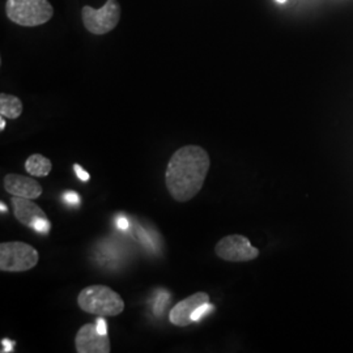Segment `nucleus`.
I'll list each match as a JSON object with an SVG mask.
<instances>
[{
    "label": "nucleus",
    "instance_id": "21",
    "mask_svg": "<svg viewBox=\"0 0 353 353\" xmlns=\"http://www.w3.org/2000/svg\"><path fill=\"white\" fill-rule=\"evenodd\" d=\"M1 212H7V207L1 203Z\"/></svg>",
    "mask_w": 353,
    "mask_h": 353
},
{
    "label": "nucleus",
    "instance_id": "4",
    "mask_svg": "<svg viewBox=\"0 0 353 353\" xmlns=\"http://www.w3.org/2000/svg\"><path fill=\"white\" fill-rule=\"evenodd\" d=\"M39 254L26 242H3L0 245V270L3 272H26L37 265Z\"/></svg>",
    "mask_w": 353,
    "mask_h": 353
},
{
    "label": "nucleus",
    "instance_id": "18",
    "mask_svg": "<svg viewBox=\"0 0 353 353\" xmlns=\"http://www.w3.org/2000/svg\"><path fill=\"white\" fill-rule=\"evenodd\" d=\"M1 344L6 347L4 350H1V352H10V351H12V348L14 347V343L8 341V339H3Z\"/></svg>",
    "mask_w": 353,
    "mask_h": 353
},
{
    "label": "nucleus",
    "instance_id": "9",
    "mask_svg": "<svg viewBox=\"0 0 353 353\" xmlns=\"http://www.w3.org/2000/svg\"><path fill=\"white\" fill-rule=\"evenodd\" d=\"M4 189L13 196L37 199L42 195V186L36 179L30 176H20V174H7L4 176Z\"/></svg>",
    "mask_w": 353,
    "mask_h": 353
},
{
    "label": "nucleus",
    "instance_id": "12",
    "mask_svg": "<svg viewBox=\"0 0 353 353\" xmlns=\"http://www.w3.org/2000/svg\"><path fill=\"white\" fill-rule=\"evenodd\" d=\"M0 114L4 118L16 119L23 114V102L12 94L1 93L0 94Z\"/></svg>",
    "mask_w": 353,
    "mask_h": 353
},
{
    "label": "nucleus",
    "instance_id": "14",
    "mask_svg": "<svg viewBox=\"0 0 353 353\" xmlns=\"http://www.w3.org/2000/svg\"><path fill=\"white\" fill-rule=\"evenodd\" d=\"M32 229H34L38 233L46 234L50 230V221H49L48 217L46 219H38L37 221L32 225Z\"/></svg>",
    "mask_w": 353,
    "mask_h": 353
},
{
    "label": "nucleus",
    "instance_id": "1",
    "mask_svg": "<svg viewBox=\"0 0 353 353\" xmlns=\"http://www.w3.org/2000/svg\"><path fill=\"white\" fill-rule=\"evenodd\" d=\"M211 166L210 154L199 145H185L170 157L165 185L172 198L179 203L189 202L202 190Z\"/></svg>",
    "mask_w": 353,
    "mask_h": 353
},
{
    "label": "nucleus",
    "instance_id": "15",
    "mask_svg": "<svg viewBox=\"0 0 353 353\" xmlns=\"http://www.w3.org/2000/svg\"><path fill=\"white\" fill-rule=\"evenodd\" d=\"M64 202L71 203V204H76L80 201V196L76 194L75 191H67L63 195Z\"/></svg>",
    "mask_w": 353,
    "mask_h": 353
},
{
    "label": "nucleus",
    "instance_id": "3",
    "mask_svg": "<svg viewBox=\"0 0 353 353\" xmlns=\"http://www.w3.org/2000/svg\"><path fill=\"white\" fill-rule=\"evenodd\" d=\"M6 12L14 24L30 28L46 24L54 8L48 0H7Z\"/></svg>",
    "mask_w": 353,
    "mask_h": 353
},
{
    "label": "nucleus",
    "instance_id": "16",
    "mask_svg": "<svg viewBox=\"0 0 353 353\" xmlns=\"http://www.w3.org/2000/svg\"><path fill=\"white\" fill-rule=\"evenodd\" d=\"M74 169H75L76 174H77V176L81 179V181H88L89 178H90V176H89L88 173L80 166V165H74Z\"/></svg>",
    "mask_w": 353,
    "mask_h": 353
},
{
    "label": "nucleus",
    "instance_id": "8",
    "mask_svg": "<svg viewBox=\"0 0 353 353\" xmlns=\"http://www.w3.org/2000/svg\"><path fill=\"white\" fill-rule=\"evenodd\" d=\"M210 303V296L205 292H198L185 299L183 301L176 303L170 310L169 319L178 327H186L194 323L192 316L198 307L204 303Z\"/></svg>",
    "mask_w": 353,
    "mask_h": 353
},
{
    "label": "nucleus",
    "instance_id": "13",
    "mask_svg": "<svg viewBox=\"0 0 353 353\" xmlns=\"http://www.w3.org/2000/svg\"><path fill=\"white\" fill-rule=\"evenodd\" d=\"M214 310V305H211L210 303H204L201 307L196 309V312H195L194 316H192V319H194V322H196V321H199L202 316H205L207 314L212 313Z\"/></svg>",
    "mask_w": 353,
    "mask_h": 353
},
{
    "label": "nucleus",
    "instance_id": "17",
    "mask_svg": "<svg viewBox=\"0 0 353 353\" xmlns=\"http://www.w3.org/2000/svg\"><path fill=\"white\" fill-rule=\"evenodd\" d=\"M97 327L100 330V332L102 334H108V327H106V322H105V319L102 318V316H99V319H97Z\"/></svg>",
    "mask_w": 353,
    "mask_h": 353
},
{
    "label": "nucleus",
    "instance_id": "5",
    "mask_svg": "<svg viewBox=\"0 0 353 353\" xmlns=\"http://www.w3.org/2000/svg\"><path fill=\"white\" fill-rule=\"evenodd\" d=\"M81 19L89 33L102 36L112 32L118 26L121 19V6L117 0H106L100 10L85 6L81 10Z\"/></svg>",
    "mask_w": 353,
    "mask_h": 353
},
{
    "label": "nucleus",
    "instance_id": "22",
    "mask_svg": "<svg viewBox=\"0 0 353 353\" xmlns=\"http://www.w3.org/2000/svg\"><path fill=\"white\" fill-rule=\"evenodd\" d=\"M276 1H278V3H281V4H283V3H285L287 0H276Z\"/></svg>",
    "mask_w": 353,
    "mask_h": 353
},
{
    "label": "nucleus",
    "instance_id": "2",
    "mask_svg": "<svg viewBox=\"0 0 353 353\" xmlns=\"http://www.w3.org/2000/svg\"><path fill=\"white\" fill-rule=\"evenodd\" d=\"M79 307L97 316H119L125 310L122 297L106 285H89L77 296Z\"/></svg>",
    "mask_w": 353,
    "mask_h": 353
},
{
    "label": "nucleus",
    "instance_id": "19",
    "mask_svg": "<svg viewBox=\"0 0 353 353\" xmlns=\"http://www.w3.org/2000/svg\"><path fill=\"white\" fill-rule=\"evenodd\" d=\"M118 225H119V228H122V229H127L128 228V223H127L126 219H121L118 221Z\"/></svg>",
    "mask_w": 353,
    "mask_h": 353
},
{
    "label": "nucleus",
    "instance_id": "6",
    "mask_svg": "<svg viewBox=\"0 0 353 353\" xmlns=\"http://www.w3.org/2000/svg\"><path fill=\"white\" fill-rule=\"evenodd\" d=\"M214 252L219 258L227 262H249L258 258L259 250L245 236L230 234L217 242Z\"/></svg>",
    "mask_w": 353,
    "mask_h": 353
},
{
    "label": "nucleus",
    "instance_id": "11",
    "mask_svg": "<svg viewBox=\"0 0 353 353\" xmlns=\"http://www.w3.org/2000/svg\"><path fill=\"white\" fill-rule=\"evenodd\" d=\"M26 169L30 176H48L50 174L52 164L48 157L36 153L26 159Z\"/></svg>",
    "mask_w": 353,
    "mask_h": 353
},
{
    "label": "nucleus",
    "instance_id": "7",
    "mask_svg": "<svg viewBox=\"0 0 353 353\" xmlns=\"http://www.w3.org/2000/svg\"><path fill=\"white\" fill-rule=\"evenodd\" d=\"M77 353H109L110 339L108 334H102L97 323H87L77 331L75 338Z\"/></svg>",
    "mask_w": 353,
    "mask_h": 353
},
{
    "label": "nucleus",
    "instance_id": "20",
    "mask_svg": "<svg viewBox=\"0 0 353 353\" xmlns=\"http://www.w3.org/2000/svg\"><path fill=\"white\" fill-rule=\"evenodd\" d=\"M6 128V121H4V117H1L0 119V131H3Z\"/></svg>",
    "mask_w": 353,
    "mask_h": 353
},
{
    "label": "nucleus",
    "instance_id": "10",
    "mask_svg": "<svg viewBox=\"0 0 353 353\" xmlns=\"http://www.w3.org/2000/svg\"><path fill=\"white\" fill-rule=\"evenodd\" d=\"M13 214L14 217L24 225L32 228V225L37 221L38 219H46L48 216L43 212V210L33 202V199L13 196L12 201Z\"/></svg>",
    "mask_w": 353,
    "mask_h": 353
}]
</instances>
